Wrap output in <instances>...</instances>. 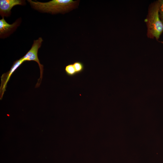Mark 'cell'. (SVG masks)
<instances>
[{"mask_svg": "<svg viewBox=\"0 0 163 163\" xmlns=\"http://www.w3.org/2000/svg\"><path fill=\"white\" fill-rule=\"evenodd\" d=\"M34 9L43 13L51 14H65L75 8L78 1L73 0H52L45 2L28 0Z\"/></svg>", "mask_w": 163, "mask_h": 163, "instance_id": "obj_1", "label": "cell"}, {"mask_svg": "<svg viewBox=\"0 0 163 163\" xmlns=\"http://www.w3.org/2000/svg\"><path fill=\"white\" fill-rule=\"evenodd\" d=\"M158 0L153 2L149 7L148 14L145 19L147 28L146 35L150 39L158 41L163 32V24L158 14Z\"/></svg>", "mask_w": 163, "mask_h": 163, "instance_id": "obj_2", "label": "cell"}, {"mask_svg": "<svg viewBox=\"0 0 163 163\" xmlns=\"http://www.w3.org/2000/svg\"><path fill=\"white\" fill-rule=\"evenodd\" d=\"M43 41L41 37H39L36 40H34L33 43L30 49L25 55L22 57L24 62L34 61L38 64L40 69V78L38 79L35 88H37L40 86L43 76V66L40 63L38 57V50L40 47Z\"/></svg>", "mask_w": 163, "mask_h": 163, "instance_id": "obj_3", "label": "cell"}, {"mask_svg": "<svg viewBox=\"0 0 163 163\" xmlns=\"http://www.w3.org/2000/svg\"><path fill=\"white\" fill-rule=\"evenodd\" d=\"M21 22V18H19L12 24H10L2 18L0 20V38L5 39L9 37L16 30Z\"/></svg>", "mask_w": 163, "mask_h": 163, "instance_id": "obj_4", "label": "cell"}, {"mask_svg": "<svg viewBox=\"0 0 163 163\" xmlns=\"http://www.w3.org/2000/svg\"><path fill=\"white\" fill-rule=\"evenodd\" d=\"M22 58L15 61L10 70L3 74L1 76V84L0 87V98L2 99L5 91H6L7 85L10 77L14 72L24 62Z\"/></svg>", "mask_w": 163, "mask_h": 163, "instance_id": "obj_5", "label": "cell"}, {"mask_svg": "<svg viewBox=\"0 0 163 163\" xmlns=\"http://www.w3.org/2000/svg\"><path fill=\"white\" fill-rule=\"evenodd\" d=\"M24 0H0V15L2 18L8 17L11 14V9L17 5H25Z\"/></svg>", "mask_w": 163, "mask_h": 163, "instance_id": "obj_6", "label": "cell"}, {"mask_svg": "<svg viewBox=\"0 0 163 163\" xmlns=\"http://www.w3.org/2000/svg\"><path fill=\"white\" fill-rule=\"evenodd\" d=\"M65 71L69 76H73L77 74L73 64H69L65 66Z\"/></svg>", "mask_w": 163, "mask_h": 163, "instance_id": "obj_7", "label": "cell"}, {"mask_svg": "<svg viewBox=\"0 0 163 163\" xmlns=\"http://www.w3.org/2000/svg\"><path fill=\"white\" fill-rule=\"evenodd\" d=\"M73 65L77 74L82 72L84 69V65L83 63L79 61H76L74 62Z\"/></svg>", "mask_w": 163, "mask_h": 163, "instance_id": "obj_8", "label": "cell"}, {"mask_svg": "<svg viewBox=\"0 0 163 163\" xmlns=\"http://www.w3.org/2000/svg\"><path fill=\"white\" fill-rule=\"evenodd\" d=\"M158 14L159 18L163 24V0H158Z\"/></svg>", "mask_w": 163, "mask_h": 163, "instance_id": "obj_9", "label": "cell"}]
</instances>
